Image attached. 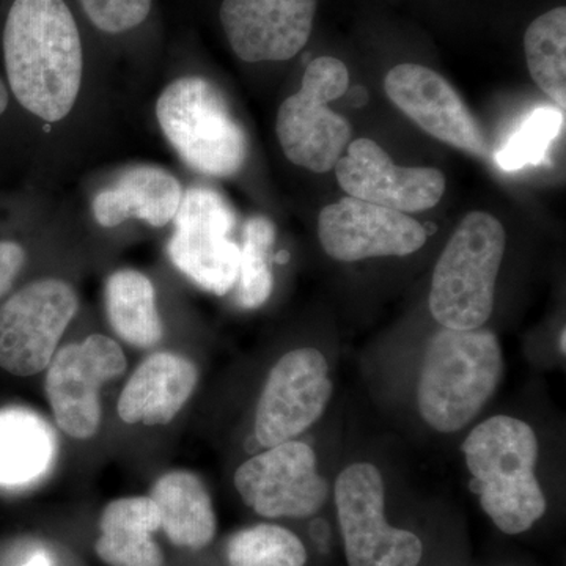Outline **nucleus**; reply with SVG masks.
<instances>
[{"mask_svg": "<svg viewBox=\"0 0 566 566\" xmlns=\"http://www.w3.org/2000/svg\"><path fill=\"white\" fill-rule=\"evenodd\" d=\"M2 50L21 106L44 122L65 118L80 95L85 51L69 0H11Z\"/></svg>", "mask_w": 566, "mask_h": 566, "instance_id": "obj_1", "label": "nucleus"}, {"mask_svg": "<svg viewBox=\"0 0 566 566\" xmlns=\"http://www.w3.org/2000/svg\"><path fill=\"white\" fill-rule=\"evenodd\" d=\"M483 512L506 535L523 534L546 512L536 479L538 439L523 420L494 416L471 431L463 444Z\"/></svg>", "mask_w": 566, "mask_h": 566, "instance_id": "obj_2", "label": "nucleus"}, {"mask_svg": "<svg viewBox=\"0 0 566 566\" xmlns=\"http://www.w3.org/2000/svg\"><path fill=\"white\" fill-rule=\"evenodd\" d=\"M504 371V357L491 331L442 327L431 338L420 368V416L439 433H455L479 416Z\"/></svg>", "mask_w": 566, "mask_h": 566, "instance_id": "obj_3", "label": "nucleus"}, {"mask_svg": "<svg viewBox=\"0 0 566 566\" xmlns=\"http://www.w3.org/2000/svg\"><path fill=\"white\" fill-rule=\"evenodd\" d=\"M505 245L504 226L490 212L464 216L436 263L430 292L436 322L457 331L485 326L493 314Z\"/></svg>", "mask_w": 566, "mask_h": 566, "instance_id": "obj_4", "label": "nucleus"}, {"mask_svg": "<svg viewBox=\"0 0 566 566\" xmlns=\"http://www.w3.org/2000/svg\"><path fill=\"white\" fill-rule=\"evenodd\" d=\"M164 136L182 161L210 177H233L248 159V136L212 82L200 76L170 82L156 103Z\"/></svg>", "mask_w": 566, "mask_h": 566, "instance_id": "obj_5", "label": "nucleus"}, {"mask_svg": "<svg viewBox=\"0 0 566 566\" xmlns=\"http://www.w3.org/2000/svg\"><path fill=\"white\" fill-rule=\"evenodd\" d=\"M344 62L319 57L305 70L300 92L281 104L275 133L289 161L315 174L333 170L352 140V125L329 103L348 91Z\"/></svg>", "mask_w": 566, "mask_h": 566, "instance_id": "obj_6", "label": "nucleus"}, {"mask_svg": "<svg viewBox=\"0 0 566 566\" xmlns=\"http://www.w3.org/2000/svg\"><path fill=\"white\" fill-rule=\"evenodd\" d=\"M335 505L349 566H419V536L386 521V493L376 465H348L335 482Z\"/></svg>", "mask_w": 566, "mask_h": 566, "instance_id": "obj_7", "label": "nucleus"}, {"mask_svg": "<svg viewBox=\"0 0 566 566\" xmlns=\"http://www.w3.org/2000/svg\"><path fill=\"white\" fill-rule=\"evenodd\" d=\"M174 221L167 252L175 268L205 292L229 293L238 282L241 256L232 240L237 216L230 203L212 189L192 188L182 193Z\"/></svg>", "mask_w": 566, "mask_h": 566, "instance_id": "obj_8", "label": "nucleus"}, {"mask_svg": "<svg viewBox=\"0 0 566 566\" xmlns=\"http://www.w3.org/2000/svg\"><path fill=\"white\" fill-rule=\"evenodd\" d=\"M80 308L77 294L61 279H40L0 305V367L14 376L48 368Z\"/></svg>", "mask_w": 566, "mask_h": 566, "instance_id": "obj_9", "label": "nucleus"}, {"mask_svg": "<svg viewBox=\"0 0 566 566\" xmlns=\"http://www.w3.org/2000/svg\"><path fill=\"white\" fill-rule=\"evenodd\" d=\"M122 346L102 334L62 346L48 365L46 390L52 415L74 439H91L102 424L99 390L126 371Z\"/></svg>", "mask_w": 566, "mask_h": 566, "instance_id": "obj_10", "label": "nucleus"}, {"mask_svg": "<svg viewBox=\"0 0 566 566\" xmlns=\"http://www.w3.org/2000/svg\"><path fill=\"white\" fill-rule=\"evenodd\" d=\"M333 397L329 365L318 349L286 353L268 375L255 411V438L264 449L293 441L323 416Z\"/></svg>", "mask_w": 566, "mask_h": 566, "instance_id": "obj_11", "label": "nucleus"}, {"mask_svg": "<svg viewBox=\"0 0 566 566\" xmlns=\"http://www.w3.org/2000/svg\"><path fill=\"white\" fill-rule=\"evenodd\" d=\"M234 486L260 516L307 517L326 502L329 486L316 471V455L304 442L271 447L238 468Z\"/></svg>", "mask_w": 566, "mask_h": 566, "instance_id": "obj_12", "label": "nucleus"}, {"mask_svg": "<svg viewBox=\"0 0 566 566\" xmlns=\"http://www.w3.org/2000/svg\"><path fill=\"white\" fill-rule=\"evenodd\" d=\"M318 237L338 262L411 255L427 243V230L406 212L345 197L318 216Z\"/></svg>", "mask_w": 566, "mask_h": 566, "instance_id": "obj_13", "label": "nucleus"}, {"mask_svg": "<svg viewBox=\"0 0 566 566\" xmlns=\"http://www.w3.org/2000/svg\"><path fill=\"white\" fill-rule=\"evenodd\" d=\"M334 169L348 197L406 214L430 210L446 192L441 170L397 166L375 140L365 137L349 142Z\"/></svg>", "mask_w": 566, "mask_h": 566, "instance_id": "obj_14", "label": "nucleus"}, {"mask_svg": "<svg viewBox=\"0 0 566 566\" xmlns=\"http://www.w3.org/2000/svg\"><path fill=\"white\" fill-rule=\"evenodd\" d=\"M318 0H222L219 21L238 59L285 62L311 39Z\"/></svg>", "mask_w": 566, "mask_h": 566, "instance_id": "obj_15", "label": "nucleus"}, {"mask_svg": "<svg viewBox=\"0 0 566 566\" xmlns=\"http://www.w3.org/2000/svg\"><path fill=\"white\" fill-rule=\"evenodd\" d=\"M386 95L423 132L471 153L490 151L485 133L455 88L436 71L417 63H401L387 73Z\"/></svg>", "mask_w": 566, "mask_h": 566, "instance_id": "obj_16", "label": "nucleus"}, {"mask_svg": "<svg viewBox=\"0 0 566 566\" xmlns=\"http://www.w3.org/2000/svg\"><path fill=\"white\" fill-rule=\"evenodd\" d=\"M199 382L196 364L170 352L150 354L123 387L118 416L125 423L169 424L180 415Z\"/></svg>", "mask_w": 566, "mask_h": 566, "instance_id": "obj_17", "label": "nucleus"}, {"mask_svg": "<svg viewBox=\"0 0 566 566\" xmlns=\"http://www.w3.org/2000/svg\"><path fill=\"white\" fill-rule=\"evenodd\" d=\"M182 200L181 182L172 174L153 166L126 170L114 186L104 189L92 203L99 226H120L129 218L140 219L151 227L174 221Z\"/></svg>", "mask_w": 566, "mask_h": 566, "instance_id": "obj_18", "label": "nucleus"}, {"mask_svg": "<svg viewBox=\"0 0 566 566\" xmlns=\"http://www.w3.org/2000/svg\"><path fill=\"white\" fill-rule=\"evenodd\" d=\"M159 528L161 516L150 495L115 499L103 510L96 554L109 566H166L153 538Z\"/></svg>", "mask_w": 566, "mask_h": 566, "instance_id": "obj_19", "label": "nucleus"}, {"mask_svg": "<svg viewBox=\"0 0 566 566\" xmlns=\"http://www.w3.org/2000/svg\"><path fill=\"white\" fill-rule=\"evenodd\" d=\"M150 497L172 545L192 551L210 545L218 523L210 493L199 475L185 469L167 472L151 488Z\"/></svg>", "mask_w": 566, "mask_h": 566, "instance_id": "obj_20", "label": "nucleus"}, {"mask_svg": "<svg viewBox=\"0 0 566 566\" xmlns=\"http://www.w3.org/2000/svg\"><path fill=\"white\" fill-rule=\"evenodd\" d=\"M55 436L39 416L24 409L0 411V485L39 479L54 461Z\"/></svg>", "mask_w": 566, "mask_h": 566, "instance_id": "obj_21", "label": "nucleus"}, {"mask_svg": "<svg viewBox=\"0 0 566 566\" xmlns=\"http://www.w3.org/2000/svg\"><path fill=\"white\" fill-rule=\"evenodd\" d=\"M106 311L114 333L136 348H151L161 342L164 329L156 290L147 275L120 270L106 282Z\"/></svg>", "mask_w": 566, "mask_h": 566, "instance_id": "obj_22", "label": "nucleus"}, {"mask_svg": "<svg viewBox=\"0 0 566 566\" xmlns=\"http://www.w3.org/2000/svg\"><path fill=\"white\" fill-rule=\"evenodd\" d=\"M532 80L557 104L566 107V9L546 11L536 18L524 35Z\"/></svg>", "mask_w": 566, "mask_h": 566, "instance_id": "obj_23", "label": "nucleus"}, {"mask_svg": "<svg viewBox=\"0 0 566 566\" xmlns=\"http://www.w3.org/2000/svg\"><path fill=\"white\" fill-rule=\"evenodd\" d=\"M275 227L264 216H253L244 223L243 245L240 248L238 303L244 308L262 307L273 293L274 277L271 256Z\"/></svg>", "mask_w": 566, "mask_h": 566, "instance_id": "obj_24", "label": "nucleus"}, {"mask_svg": "<svg viewBox=\"0 0 566 566\" xmlns=\"http://www.w3.org/2000/svg\"><path fill=\"white\" fill-rule=\"evenodd\" d=\"M227 558L230 566H304L307 551L289 528L256 524L229 539Z\"/></svg>", "mask_w": 566, "mask_h": 566, "instance_id": "obj_25", "label": "nucleus"}, {"mask_svg": "<svg viewBox=\"0 0 566 566\" xmlns=\"http://www.w3.org/2000/svg\"><path fill=\"white\" fill-rule=\"evenodd\" d=\"M564 128V111L538 107L521 123L509 140L495 153V164L505 172L539 166L547 159L551 145Z\"/></svg>", "mask_w": 566, "mask_h": 566, "instance_id": "obj_26", "label": "nucleus"}, {"mask_svg": "<svg viewBox=\"0 0 566 566\" xmlns=\"http://www.w3.org/2000/svg\"><path fill=\"white\" fill-rule=\"evenodd\" d=\"M85 21L106 36L144 31L155 13V0H76Z\"/></svg>", "mask_w": 566, "mask_h": 566, "instance_id": "obj_27", "label": "nucleus"}, {"mask_svg": "<svg viewBox=\"0 0 566 566\" xmlns=\"http://www.w3.org/2000/svg\"><path fill=\"white\" fill-rule=\"evenodd\" d=\"M24 263L25 252L21 244L0 241V297L9 292Z\"/></svg>", "mask_w": 566, "mask_h": 566, "instance_id": "obj_28", "label": "nucleus"}, {"mask_svg": "<svg viewBox=\"0 0 566 566\" xmlns=\"http://www.w3.org/2000/svg\"><path fill=\"white\" fill-rule=\"evenodd\" d=\"M24 566H51L50 557L44 553H36Z\"/></svg>", "mask_w": 566, "mask_h": 566, "instance_id": "obj_29", "label": "nucleus"}, {"mask_svg": "<svg viewBox=\"0 0 566 566\" xmlns=\"http://www.w3.org/2000/svg\"><path fill=\"white\" fill-rule=\"evenodd\" d=\"M7 106H9V92H7L6 85H3L2 80H0V115L6 112Z\"/></svg>", "mask_w": 566, "mask_h": 566, "instance_id": "obj_30", "label": "nucleus"}, {"mask_svg": "<svg viewBox=\"0 0 566 566\" xmlns=\"http://www.w3.org/2000/svg\"><path fill=\"white\" fill-rule=\"evenodd\" d=\"M566 329L560 331V335H558V348H560V353L565 356L566 349Z\"/></svg>", "mask_w": 566, "mask_h": 566, "instance_id": "obj_31", "label": "nucleus"}]
</instances>
